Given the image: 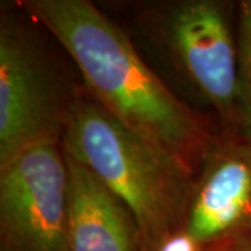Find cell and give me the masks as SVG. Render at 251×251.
Masks as SVG:
<instances>
[{
  "mask_svg": "<svg viewBox=\"0 0 251 251\" xmlns=\"http://www.w3.org/2000/svg\"><path fill=\"white\" fill-rule=\"evenodd\" d=\"M18 7L70 54L91 98L196 172L216 137L144 63L122 28L88 0H21Z\"/></svg>",
  "mask_w": 251,
  "mask_h": 251,
  "instance_id": "6da1fadb",
  "label": "cell"
},
{
  "mask_svg": "<svg viewBox=\"0 0 251 251\" xmlns=\"http://www.w3.org/2000/svg\"><path fill=\"white\" fill-rule=\"evenodd\" d=\"M62 148L130 209L143 251H161L181 233L196 177L179 158L119 122L90 95H74Z\"/></svg>",
  "mask_w": 251,
  "mask_h": 251,
  "instance_id": "7a4b0ae2",
  "label": "cell"
},
{
  "mask_svg": "<svg viewBox=\"0 0 251 251\" xmlns=\"http://www.w3.org/2000/svg\"><path fill=\"white\" fill-rule=\"evenodd\" d=\"M74 99L28 24L11 13L0 18V168L41 144H62Z\"/></svg>",
  "mask_w": 251,
  "mask_h": 251,
  "instance_id": "3957f363",
  "label": "cell"
},
{
  "mask_svg": "<svg viewBox=\"0 0 251 251\" xmlns=\"http://www.w3.org/2000/svg\"><path fill=\"white\" fill-rule=\"evenodd\" d=\"M158 35L184 80L236 135L239 123V39L230 7L216 0H183L163 7Z\"/></svg>",
  "mask_w": 251,
  "mask_h": 251,
  "instance_id": "277c9868",
  "label": "cell"
},
{
  "mask_svg": "<svg viewBox=\"0 0 251 251\" xmlns=\"http://www.w3.org/2000/svg\"><path fill=\"white\" fill-rule=\"evenodd\" d=\"M1 251H70L62 144L28 148L0 168Z\"/></svg>",
  "mask_w": 251,
  "mask_h": 251,
  "instance_id": "5b68a950",
  "label": "cell"
},
{
  "mask_svg": "<svg viewBox=\"0 0 251 251\" xmlns=\"http://www.w3.org/2000/svg\"><path fill=\"white\" fill-rule=\"evenodd\" d=\"M201 250L251 240V143L216 137L202 156L183 225Z\"/></svg>",
  "mask_w": 251,
  "mask_h": 251,
  "instance_id": "8992f818",
  "label": "cell"
},
{
  "mask_svg": "<svg viewBox=\"0 0 251 251\" xmlns=\"http://www.w3.org/2000/svg\"><path fill=\"white\" fill-rule=\"evenodd\" d=\"M64 153L70 251H143L130 209L100 180Z\"/></svg>",
  "mask_w": 251,
  "mask_h": 251,
  "instance_id": "52a82bcc",
  "label": "cell"
},
{
  "mask_svg": "<svg viewBox=\"0 0 251 251\" xmlns=\"http://www.w3.org/2000/svg\"><path fill=\"white\" fill-rule=\"evenodd\" d=\"M237 39L240 98L236 135L251 143V0H244L237 7Z\"/></svg>",
  "mask_w": 251,
  "mask_h": 251,
  "instance_id": "ba28073f",
  "label": "cell"
},
{
  "mask_svg": "<svg viewBox=\"0 0 251 251\" xmlns=\"http://www.w3.org/2000/svg\"><path fill=\"white\" fill-rule=\"evenodd\" d=\"M161 251H202L194 242H191L186 234L179 233L176 234L173 239L166 243Z\"/></svg>",
  "mask_w": 251,
  "mask_h": 251,
  "instance_id": "9c48e42d",
  "label": "cell"
},
{
  "mask_svg": "<svg viewBox=\"0 0 251 251\" xmlns=\"http://www.w3.org/2000/svg\"><path fill=\"white\" fill-rule=\"evenodd\" d=\"M219 251H251V240H244V242L234 243L226 247H221Z\"/></svg>",
  "mask_w": 251,
  "mask_h": 251,
  "instance_id": "30bf717a",
  "label": "cell"
},
{
  "mask_svg": "<svg viewBox=\"0 0 251 251\" xmlns=\"http://www.w3.org/2000/svg\"><path fill=\"white\" fill-rule=\"evenodd\" d=\"M202 251H219V249H206V250H202Z\"/></svg>",
  "mask_w": 251,
  "mask_h": 251,
  "instance_id": "8fae6325",
  "label": "cell"
}]
</instances>
